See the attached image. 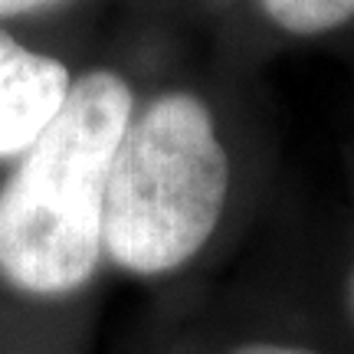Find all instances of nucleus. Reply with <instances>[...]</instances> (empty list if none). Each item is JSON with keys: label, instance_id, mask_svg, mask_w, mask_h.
<instances>
[{"label": "nucleus", "instance_id": "0eeeda50", "mask_svg": "<svg viewBox=\"0 0 354 354\" xmlns=\"http://www.w3.org/2000/svg\"><path fill=\"white\" fill-rule=\"evenodd\" d=\"M348 302H351V312H354V272H351V282H348Z\"/></svg>", "mask_w": 354, "mask_h": 354}, {"label": "nucleus", "instance_id": "423d86ee", "mask_svg": "<svg viewBox=\"0 0 354 354\" xmlns=\"http://www.w3.org/2000/svg\"><path fill=\"white\" fill-rule=\"evenodd\" d=\"M63 0H0V20L7 17H24V13H37V10H50Z\"/></svg>", "mask_w": 354, "mask_h": 354}, {"label": "nucleus", "instance_id": "39448f33", "mask_svg": "<svg viewBox=\"0 0 354 354\" xmlns=\"http://www.w3.org/2000/svg\"><path fill=\"white\" fill-rule=\"evenodd\" d=\"M230 354H318L312 348H299V344H276V342H250L233 348Z\"/></svg>", "mask_w": 354, "mask_h": 354}, {"label": "nucleus", "instance_id": "20e7f679", "mask_svg": "<svg viewBox=\"0 0 354 354\" xmlns=\"http://www.w3.org/2000/svg\"><path fill=\"white\" fill-rule=\"evenodd\" d=\"M263 13L286 33L318 37L354 20V0H259Z\"/></svg>", "mask_w": 354, "mask_h": 354}, {"label": "nucleus", "instance_id": "f257e3e1", "mask_svg": "<svg viewBox=\"0 0 354 354\" xmlns=\"http://www.w3.org/2000/svg\"><path fill=\"white\" fill-rule=\"evenodd\" d=\"M131 105L122 76L86 73L24 151L0 190V276L13 289L66 295L95 272L109 167Z\"/></svg>", "mask_w": 354, "mask_h": 354}, {"label": "nucleus", "instance_id": "f03ea898", "mask_svg": "<svg viewBox=\"0 0 354 354\" xmlns=\"http://www.w3.org/2000/svg\"><path fill=\"white\" fill-rule=\"evenodd\" d=\"M230 190L227 148L197 95L167 92L128 118L118 138L102 250L135 276L180 269L220 223Z\"/></svg>", "mask_w": 354, "mask_h": 354}, {"label": "nucleus", "instance_id": "7ed1b4c3", "mask_svg": "<svg viewBox=\"0 0 354 354\" xmlns=\"http://www.w3.org/2000/svg\"><path fill=\"white\" fill-rule=\"evenodd\" d=\"M73 88L69 69L0 30V158L24 154Z\"/></svg>", "mask_w": 354, "mask_h": 354}]
</instances>
